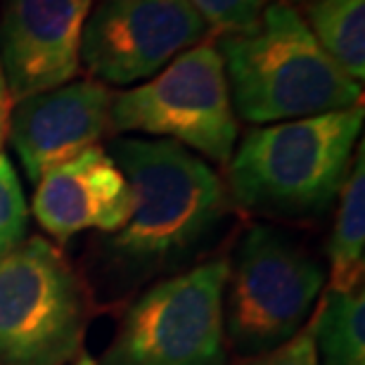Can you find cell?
Masks as SVG:
<instances>
[{
	"label": "cell",
	"mask_w": 365,
	"mask_h": 365,
	"mask_svg": "<svg viewBox=\"0 0 365 365\" xmlns=\"http://www.w3.org/2000/svg\"><path fill=\"white\" fill-rule=\"evenodd\" d=\"M109 155L133 192L128 221L105 245L116 275L143 280L185 264L225 218L221 178L173 140L116 138Z\"/></svg>",
	"instance_id": "1"
},
{
	"label": "cell",
	"mask_w": 365,
	"mask_h": 365,
	"mask_svg": "<svg viewBox=\"0 0 365 365\" xmlns=\"http://www.w3.org/2000/svg\"><path fill=\"white\" fill-rule=\"evenodd\" d=\"M235 116L280 123L363 105V86L320 48L287 0L271 3L250 31L218 41Z\"/></svg>",
	"instance_id": "2"
},
{
	"label": "cell",
	"mask_w": 365,
	"mask_h": 365,
	"mask_svg": "<svg viewBox=\"0 0 365 365\" xmlns=\"http://www.w3.org/2000/svg\"><path fill=\"white\" fill-rule=\"evenodd\" d=\"M363 105L250 130L228 162L237 204L271 218H316L337 200L361 143Z\"/></svg>",
	"instance_id": "3"
},
{
	"label": "cell",
	"mask_w": 365,
	"mask_h": 365,
	"mask_svg": "<svg viewBox=\"0 0 365 365\" xmlns=\"http://www.w3.org/2000/svg\"><path fill=\"white\" fill-rule=\"evenodd\" d=\"M325 282V266L294 237L273 225H250L228 259L225 337L245 356L282 346L306 325Z\"/></svg>",
	"instance_id": "4"
},
{
	"label": "cell",
	"mask_w": 365,
	"mask_h": 365,
	"mask_svg": "<svg viewBox=\"0 0 365 365\" xmlns=\"http://www.w3.org/2000/svg\"><path fill=\"white\" fill-rule=\"evenodd\" d=\"M86 292L67 257L26 237L0 257V365H64L83 341Z\"/></svg>",
	"instance_id": "5"
},
{
	"label": "cell",
	"mask_w": 365,
	"mask_h": 365,
	"mask_svg": "<svg viewBox=\"0 0 365 365\" xmlns=\"http://www.w3.org/2000/svg\"><path fill=\"white\" fill-rule=\"evenodd\" d=\"M228 259L164 277L128 306L102 365H225Z\"/></svg>",
	"instance_id": "6"
},
{
	"label": "cell",
	"mask_w": 365,
	"mask_h": 365,
	"mask_svg": "<svg viewBox=\"0 0 365 365\" xmlns=\"http://www.w3.org/2000/svg\"><path fill=\"white\" fill-rule=\"evenodd\" d=\"M109 128L148 133L228 164L237 140V116L216 46L197 43L166 67L112 100Z\"/></svg>",
	"instance_id": "7"
},
{
	"label": "cell",
	"mask_w": 365,
	"mask_h": 365,
	"mask_svg": "<svg viewBox=\"0 0 365 365\" xmlns=\"http://www.w3.org/2000/svg\"><path fill=\"white\" fill-rule=\"evenodd\" d=\"M207 34L187 0H100L83 26L81 62L100 81L128 86L159 74Z\"/></svg>",
	"instance_id": "8"
},
{
	"label": "cell",
	"mask_w": 365,
	"mask_h": 365,
	"mask_svg": "<svg viewBox=\"0 0 365 365\" xmlns=\"http://www.w3.org/2000/svg\"><path fill=\"white\" fill-rule=\"evenodd\" d=\"M91 7L93 0H5L0 62L14 102L76 76Z\"/></svg>",
	"instance_id": "9"
},
{
	"label": "cell",
	"mask_w": 365,
	"mask_h": 365,
	"mask_svg": "<svg viewBox=\"0 0 365 365\" xmlns=\"http://www.w3.org/2000/svg\"><path fill=\"white\" fill-rule=\"evenodd\" d=\"M112 100L100 81H69L19 100L7 135L26 178L36 182L46 171L98 145L109 128Z\"/></svg>",
	"instance_id": "10"
},
{
	"label": "cell",
	"mask_w": 365,
	"mask_h": 365,
	"mask_svg": "<svg viewBox=\"0 0 365 365\" xmlns=\"http://www.w3.org/2000/svg\"><path fill=\"white\" fill-rule=\"evenodd\" d=\"M31 209L41 228L60 242L83 230L112 235L128 221L133 192L114 157L93 145L36 180Z\"/></svg>",
	"instance_id": "11"
},
{
	"label": "cell",
	"mask_w": 365,
	"mask_h": 365,
	"mask_svg": "<svg viewBox=\"0 0 365 365\" xmlns=\"http://www.w3.org/2000/svg\"><path fill=\"white\" fill-rule=\"evenodd\" d=\"M330 292H349L361 287L365 268V155L359 143V155L351 162L344 185L339 190V209L330 245Z\"/></svg>",
	"instance_id": "12"
},
{
	"label": "cell",
	"mask_w": 365,
	"mask_h": 365,
	"mask_svg": "<svg viewBox=\"0 0 365 365\" xmlns=\"http://www.w3.org/2000/svg\"><path fill=\"white\" fill-rule=\"evenodd\" d=\"M304 21L354 81L365 78V0H306Z\"/></svg>",
	"instance_id": "13"
},
{
	"label": "cell",
	"mask_w": 365,
	"mask_h": 365,
	"mask_svg": "<svg viewBox=\"0 0 365 365\" xmlns=\"http://www.w3.org/2000/svg\"><path fill=\"white\" fill-rule=\"evenodd\" d=\"M318 365H365V292H327L313 316Z\"/></svg>",
	"instance_id": "14"
},
{
	"label": "cell",
	"mask_w": 365,
	"mask_h": 365,
	"mask_svg": "<svg viewBox=\"0 0 365 365\" xmlns=\"http://www.w3.org/2000/svg\"><path fill=\"white\" fill-rule=\"evenodd\" d=\"M29 207L12 162L0 152V257L24 240Z\"/></svg>",
	"instance_id": "15"
},
{
	"label": "cell",
	"mask_w": 365,
	"mask_h": 365,
	"mask_svg": "<svg viewBox=\"0 0 365 365\" xmlns=\"http://www.w3.org/2000/svg\"><path fill=\"white\" fill-rule=\"evenodd\" d=\"M187 3L200 12L209 29L223 36L250 31L264 10V0H187Z\"/></svg>",
	"instance_id": "16"
},
{
	"label": "cell",
	"mask_w": 365,
	"mask_h": 365,
	"mask_svg": "<svg viewBox=\"0 0 365 365\" xmlns=\"http://www.w3.org/2000/svg\"><path fill=\"white\" fill-rule=\"evenodd\" d=\"M250 365H318L316 339H313V318L289 341L268 354L254 356Z\"/></svg>",
	"instance_id": "17"
},
{
	"label": "cell",
	"mask_w": 365,
	"mask_h": 365,
	"mask_svg": "<svg viewBox=\"0 0 365 365\" xmlns=\"http://www.w3.org/2000/svg\"><path fill=\"white\" fill-rule=\"evenodd\" d=\"M12 95L7 88V78L3 71V62H0V152H3V143L7 138V128H10V114H12Z\"/></svg>",
	"instance_id": "18"
},
{
	"label": "cell",
	"mask_w": 365,
	"mask_h": 365,
	"mask_svg": "<svg viewBox=\"0 0 365 365\" xmlns=\"http://www.w3.org/2000/svg\"><path fill=\"white\" fill-rule=\"evenodd\" d=\"M74 365H98V363H95V361H91L88 356H81V359H78V361H76Z\"/></svg>",
	"instance_id": "19"
},
{
	"label": "cell",
	"mask_w": 365,
	"mask_h": 365,
	"mask_svg": "<svg viewBox=\"0 0 365 365\" xmlns=\"http://www.w3.org/2000/svg\"><path fill=\"white\" fill-rule=\"evenodd\" d=\"M302 3H306V0H302Z\"/></svg>",
	"instance_id": "20"
}]
</instances>
